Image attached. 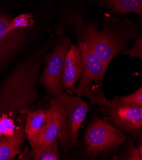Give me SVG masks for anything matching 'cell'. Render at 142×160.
<instances>
[{
	"label": "cell",
	"mask_w": 142,
	"mask_h": 160,
	"mask_svg": "<svg viewBox=\"0 0 142 160\" xmlns=\"http://www.w3.org/2000/svg\"><path fill=\"white\" fill-rule=\"evenodd\" d=\"M61 126V118L57 103L52 99L50 108L46 110V118L34 142L32 148L53 143L58 139Z\"/></svg>",
	"instance_id": "obj_10"
},
{
	"label": "cell",
	"mask_w": 142,
	"mask_h": 160,
	"mask_svg": "<svg viewBox=\"0 0 142 160\" xmlns=\"http://www.w3.org/2000/svg\"><path fill=\"white\" fill-rule=\"evenodd\" d=\"M128 154L129 156L126 158V159H133V160H141L142 155L140 153L138 149H136L133 145L129 148Z\"/></svg>",
	"instance_id": "obj_18"
},
{
	"label": "cell",
	"mask_w": 142,
	"mask_h": 160,
	"mask_svg": "<svg viewBox=\"0 0 142 160\" xmlns=\"http://www.w3.org/2000/svg\"><path fill=\"white\" fill-rule=\"evenodd\" d=\"M115 102L125 105L142 107V88H140L136 91L129 95L119 97Z\"/></svg>",
	"instance_id": "obj_15"
},
{
	"label": "cell",
	"mask_w": 142,
	"mask_h": 160,
	"mask_svg": "<svg viewBox=\"0 0 142 160\" xmlns=\"http://www.w3.org/2000/svg\"><path fill=\"white\" fill-rule=\"evenodd\" d=\"M61 118V126L58 139L65 151L78 143V130L86 119L89 105L80 97H72L61 91L54 96Z\"/></svg>",
	"instance_id": "obj_2"
},
{
	"label": "cell",
	"mask_w": 142,
	"mask_h": 160,
	"mask_svg": "<svg viewBox=\"0 0 142 160\" xmlns=\"http://www.w3.org/2000/svg\"><path fill=\"white\" fill-rule=\"evenodd\" d=\"M40 62L31 59L17 68L5 84L0 98V113L2 116L9 113L10 118L14 111L23 113L26 106L33 100L35 82L37 79ZM1 116V117H2ZM12 119V118H11Z\"/></svg>",
	"instance_id": "obj_1"
},
{
	"label": "cell",
	"mask_w": 142,
	"mask_h": 160,
	"mask_svg": "<svg viewBox=\"0 0 142 160\" xmlns=\"http://www.w3.org/2000/svg\"><path fill=\"white\" fill-rule=\"evenodd\" d=\"M83 58L81 81L75 92L78 97H86L92 103H100L104 98L103 81L107 68L97 57L89 45L84 40L78 43Z\"/></svg>",
	"instance_id": "obj_3"
},
{
	"label": "cell",
	"mask_w": 142,
	"mask_h": 160,
	"mask_svg": "<svg viewBox=\"0 0 142 160\" xmlns=\"http://www.w3.org/2000/svg\"><path fill=\"white\" fill-rule=\"evenodd\" d=\"M84 40L107 67L114 58L124 49L122 42L111 32L98 31L91 26L86 30Z\"/></svg>",
	"instance_id": "obj_7"
},
{
	"label": "cell",
	"mask_w": 142,
	"mask_h": 160,
	"mask_svg": "<svg viewBox=\"0 0 142 160\" xmlns=\"http://www.w3.org/2000/svg\"><path fill=\"white\" fill-rule=\"evenodd\" d=\"M23 113H26L27 115L26 124L24 130L26 135L31 146L34 143L45 122L46 110L40 109L31 111L27 109L23 112Z\"/></svg>",
	"instance_id": "obj_12"
},
{
	"label": "cell",
	"mask_w": 142,
	"mask_h": 160,
	"mask_svg": "<svg viewBox=\"0 0 142 160\" xmlns=\"http://www.w3.org/2000/svg\"><path fill=\"white\" fill-rule=\"evenodd\" d=\"M25 136V130L20 126L13 135L0 138V160L13 159L19 154Z\"/></svg>",
	"instance_id": "obj_11"
},
{
	"label": "cell",
	"mask_w": 142,
	"mask_h": 160,
	"mask_svg": "<svg viewBox=\"0 0 142 160\" xmlns=\"http://www.w3.org/2000/svg\"><path fill=\"white\" fill-rule=\"evenodd\" d=\"M59 143L56 140L53 143L35 147L33 149V158L35 160H58L59 153Z\"/></svg>",
	"instance_id": "obj_13"
},
{
	"label": "cell",
	"mask_w": 142,
	"mask_h": 160,
	"mask_svg": "<svg viewBox=\"0 0 142 160\" xmlns=\"http://www.w3.org/2000/svg\"><path fill=\"white\" fill-rule=\"evenodd\" d=\"M125 135L120 130L99 118H94L89 125L85 136L86 153L96 156L120 146L125 140Z\"/></svg>",
	"instance_id": "obj_4"
},
{
	"label": "cell",
	"mask_w": 142,
	"mask_h": 160,
	"mask_svg": "<svg viewBox=\"0 0 142 160\" xmlns=\"http://www.w3.org/2000/svg\"><path fill=\"white\" fill-rule=\"evenodd\" d=\"M71 44L70 40L66 38L45 57V68L41 82L54 96L62 91L63 63Z\"/></svg>",
	"instance_id": "obj_6"
},
{
	"label": "cell",
	"mask_w": 142,
	"mask_h": 160,
	"mask_svg": "<svg viewBox=\"0 0 142 160\" xmlns=\"http://www.w3.org/2000/svg\"><path fill=\"white\" fill-rule=\"evenodd\" d=\"M125 54L141 59V38H140V39L135 43L133 47L126 51Z\"/></svg>",
	"instance_id": "obj_17"
},
{
	"label": "cell",
	"mask_w": 142,
	"mask_h": 160,
	"mask_svg": "<svg viewBox=\"0 0 142 160\" xmlns=\"http://www.w3.org/2000/svg\"><path fill=\"white\" fill-rule=\"evenodd\" d=\"M110 5L120 13L142 12V0H108Z\"/></svg>",
	"instance_id": "obj_14"
},
{
	"label": "cell",
	"mask_w": 142,
	"mask_h": 160,
	"mask_svg": "<svg viewBox=\"0 0 142 160\" xmlns=\"http://www.w3.org/2000/svg\"><path fill=\"white\" fill-rule=\"evenodd\" d=\"M28 25L26 15H19L14 19L0 15V64L6 62L17 51Z\"/></svg>",
	"instance_id": "obj_5"
},
{
	"label": "cell",
	"mask_w": 142,
	"mask_h": 160,
	"mask_svg": "<svg viewBox=\"0 0 142 160\" xmlns=\"http://www.w3.org/2000/svg\"><path fill=\"white\" fill-rule=\"evenodd\" d=\"M15 131V126L13 121L8 117L0 118V135L12 136Z\"/></svg>",
	"instance_id": "obj_16"
},
{
	"label": "cell",
	"mask_w": 142,
	"mask_h": 160,
	"mask_svg": "<svg viewBox=\"0 0 142 160\" xmlns=\"http://www.w3.org/2000/svg\"><path fill=\"white\" fill-rule=\"evenodd\" d=\"M111 116L121 130L128 132H138L142 127V107L120 104L108 101L105 97L100 103Z\"/></svg>",
	"instance_id": "obj_8"
},
{
	"label": "cell",
	"mask_w": 142,
	"mask_h": 160,
	"mask_svg": "<svg viewBox=\"0 0 142 160\" xmlns=\"http://www.w3.org/2000/svg\"><path fill=\"white\" fill-rule=\"evenodd\" d=\"M83 68V58L78 45L71 44L66 54L62 72V86L73 89L80 78Z\"/></svg>",
	"instance_id": "obj_9"
}]
</instances>
